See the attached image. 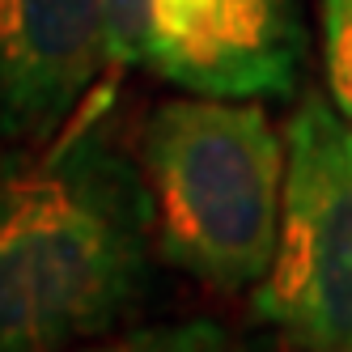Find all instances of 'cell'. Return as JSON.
Returning a JSON list of instances; mask_svg holds the SVG:
<instances>
[{"mask_svg": "<svg viewBox=\"0 0 352 352\" xmlns=\"http://www.w3.org/2000/svg\"><path fill=\"white\" fill-rule=\"evenodd\" d=\"M107 52L183 94L289 98L306 64L301 0H107Z\"/></svg>", "mask_w": 352, "mask_h": 352, "instance_id": "cell-4", "label": "cell"}, {"mask_svg": "<svg viewBox=\"0 0 352 352\" xmlns=\"http://www.w3.org/2000/svg\"><path fill=\"white\" fill-rule=\"evenodd\" d=\"M318 43L327 94L352 119V0H318Z\"/></svg>", "mask_w": 352, "mask_h": 352, "instance_id": "cell-7", "label": "cell"}, {"mask_svg": "<svg viewBox=\"0 0 352 352\" xmlns=\"http://www.w3.org/2000/svg\"><path fill=\"white\" fill-rule=\"evenodd\" d=\"M60 352H263L255 340L238 336L234 327L212 318H179V322H148L128 331H107L81 340Z\"/></svg>", "mask_w": 352, "mask_h": 352, "instance_id": "cell-6", "label": "cell"}, {"mask_svg": "<svg viewBox=\"0 0 352 352\" xmlns=\"http://www.w3.org/2000/svg\"><path fill=\"white\" fill-rule=\"evenodd\" d=\"M285 144L280 242L250 310L293 348H352V119L306 94Z\"/></svg>", "mask_w": 352, "mask_h": 352, "instance_id": "cell-3", "label": "cell"}, {"mask_svg": "<svg viewBox=\"0 0 352 352\" xmlns=\"http://www.w3.org/2000/svg\"><path fill=\"white\" fill-rule=\"evenodd\" d=\"M98 89L47 144L0 157V352L119 331L153 293V199Z\"/></svg>", "mask_w": 352, "mask_h": 352, "instance_id": "cell-1", "label": "cell"}, {"mask_svg": "<svg viewBox=\"0 0 352 352\" xmlns=\"http://www.w3.org/2000/svg\"><path fill=\"white\" fill-rule=\"evenodd\" d=\"M157 255L212 293L259 289L280 242L289 144L250 98H166L140 128Z\"/></svg>", "mask_w": 352, "mask_h": 352, "instance_id": "cell-2", "label": "cell"}, {"mask_svg": "<svg viewBox=\"0 0 352 352\" xmlns=\"http://www.w3.org/2000/svg\"><path fill=\"white\" fill-rule=\"evenodd\" d=\"M297 352H352V348H297Z\"/></svg>", "mask_w": 352, "mask_h": 352, "instance_id": "cell-8", "label": "cell"}, {"mask_svg": "<svg viewBox=\"0 0 352 352\" xmlns=\"http://www.w3.org/2000/svg\"><path fill=\"white\" fill-rule=\"evenodd\" d=\"M107 64V0H0V140L60 136Z\"/></svg>", "mask_w": 352, "mask_h": 352, "instance_id": "cell-5", "label": "cell"}]
</instances>
